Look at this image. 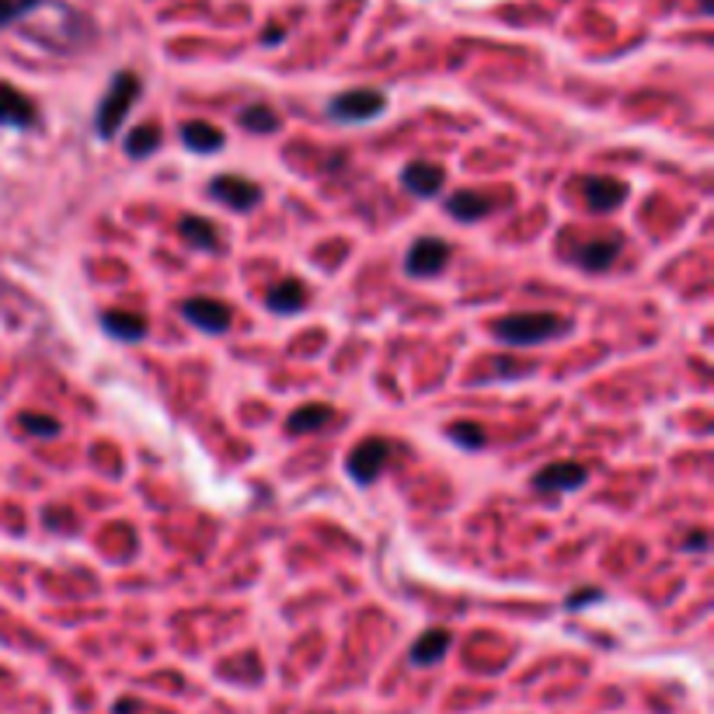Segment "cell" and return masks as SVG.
Masks as SVG:
<instances>
[{"label":"cell","mask_w":714,"mask_h":714,"mask_svg":"<svg viewBox=\"0 0 714 714\" xmlns=\"http://www.w3.org/2000/svg\"><path fill=\"white\" fill-rule=\"evenodd\" d=\"M571 325L558 314H544V311H533V314H509V317H498L492 325V335L503 338L509 346H541L547 338H561Z\"/></svg>","instance_id":"obj_1"},{"label":"cell","mask_w":714,"mask_h":714,"mask_svg":"<svg viewBox=\"0 0 714 714\" xmlns=\"http://www.w3.org/2000/svg\"><path fill=\"white\" fill-rule=\"evenodd\" d=\"M140 92H143V84L133 70H119V74L112 77L109 92H105V98L98 101V112H95V130L101 140H112L119 133V126L126 122Z\"/></svg>","instance_id":"obj_2"},{"label":"cell","mask_w":714,"mask_h":714,"mask_svg":"<svg viewBox=\"0 0 714 714\" xmlns=\"http://www.w3.org/2000/svg\"><path fill=\"white\" fill-rule=\"evenodd\" d=\"M390 457H395V446H390L387 439H363L346 460L349 477L355 481V485H373V481L384 474Z\"/></svg>","instance_id":"obj_3"},{"label":"cell","mask_w":714,"mask_h":714,"mask_svg":"<svg viewBox=\"0 0 714 714\" xmlns=\"http://www.w3.org/2000/svg\"><path fill=\"white\" fill-rule=\"evenodd\" d=\"M387 98L380 92H370V87H355V92H342L338 98H331L328 116L335 122H370L384 112Z\"/></svg>","instance_id":"obj_4"},{"label":"cell","mask_w":714,"mask_h":714,"mask_svg":"<svg viewBox=\"0 0 714 714\" xmlns=\"http://www.w3.org/2000/svg\"><path fill=\"white\" fill-rule=\"evenodd\" d=\"M209 195L234 213H252L262 203V185L241 174H220L209 182Z\"/></svg>","instance_id":"obj_5"},{"label":"cell","mask_w":714,"mask_h":714,"mask_svg":"<svg viewBox=\"0 0 714 714\" xmlns=\"http://www.w3.org/2000/svg\"><path fill=\"white\" fill-rule=\"evenodd\" d=\"M450 255H453L450 244H446L443 238H419L412 244V252H408V258H404V273L419 276V279L439 276L446 265H450Z\"/></svg>","instance_id":"obj_6"},{"label":"cell","mask_w":714,"mask_h":714,"mask_svg":"<svg viewBox=\"0 0 714 714\" xmlns=\"http://www.w3.org/2000/svg\"><path fill=\"white\" fill-rule=\"evenodd\" d=\"M182 317L192 320L195 328H203L209 335H220L230 328V320H234V314H230V307L223 300H213V297H192L182 303Z\"/></svg>","instance_id":"obj_7"},{"label":"cell","mask_w":714,"mask_h":714,"mask_svg":"<svg viewBox=\"0 0 714 714\" xmlns=\"http://www.w3.org/2000/svg\"><path fill=\"white\" fill-rule=\"evenodd\" d=\"M589 481V468L576 460H558V463H547L537 474H533V488L541 492H576Z\"/></svg>","instance_id":"obj_8"},{"label":"cell","mask_w":714,"mask_h":714,"mask_svg":"<svg viewBox=\"0 0 714 714\" xmlns=\"http://www.w3.org/2000/svg\"><path fill=\"white\" fill-rule=\"evenodd\" d=\"M35 122H39V109H35V101L25 92H17L14 84L0 81V126L32 130Z\"/></svg>","instance_id":"obj_9"},{"label":"cell","mask_w":714,"mask_h":714,"mask_svg":"<svg viewBox=\"0 0 714 714\" xmlns=\"http://www.w3.org/2000/svg\"><path fill=\"white\" fill-rule=\"evenodd\" d=\"M582 195L593 213H614L617 206H624V199H628V185L610 174H593L582 182Z\"/></svg>","instance_id":"obj_10"},{"label":"cell","mask_w":714,"mask_h":714,"mask_svg":"<svg viewBox=\"0 0 714 714\" xmlns=\"http://www.w3.org/2000/svg\"><path fill=\"white\" fill-rule=\"evenodd\" d=\"M571 258H576L585 273H603L620 258V238H593V241L579 244Z\"/></svg>","instance_id":"obj_11"},{"label":"cell","mask_w":714,"mask_h":714,"mask_svg":"<svg viewBox=\"0 0 714 714\" xmlns=\"http://www.w3.org/2000/svg\"><path fill=\"white\" fill-rule=\"evenodd\" d=\"M443 182H446V171L428 165V160H419V165H408L401 171V185L412 195H419V199H433V195L443 189Z\"/></svg>","instance_id":"obj_12"},{"label":"cell","mask_w":714,"mask_h":714,"mask_svg":"<svg viewBox=\"0 0 714 714\" xmlns=\"http://www.w3.org/2000/svg\"><path fill=\"white\" fill-rule=\"evenodd\" d=\"M307 286L297 282V279H282L279 286H273L269 297H265V307H269L273 314H297L307 307Z\"/></svg>","instance_id":"obj_13"},{"label":"cell","mask_w":714,"mask_h":714,"mask_svg":"<svg viewBox=\"0 0 714 714\" xmlns=\"http://www.w3.org/2000/svg\"><path fill=\"white\" fill-rule=\"evenodd\" d=\"M101 325L112 338H119V342H140V338L147 335V317L136 311H105Z\"/></svg>","instance_id":"obj_14"},{"label":"cell","mask_w":714,"mask_h":714,"mask_svg":"<svg viewBox=\"0 0 714 714\" xmlns=\"http://www.w3.org/2000/svg\"><path fill=\"white\" fill-rule=\"evenodd\" d=\"M450 641H453V634L446 631V628L425 631V634L415 641V649H412V663H415V666H436L439 658L450 652Z\"/></svg>","instance_id":"obj_15"},{"label":"cell","mask_w":714,"mask_h":714,"mask_svg":"<svg viewBox=\"0 0 714 714\" xmlns=\"http://www.w3.org/2000/svg\"><path fill=\"white\" fill-rule=\"evenodd\" d=\"M182 143L195 154H213V150L223 147V133L213 126V122L195 119V122H185V126H182Z\"/></svg>","instance_id":"obj_16"},{"label":"cell","mask_w":714,"mask_h":714,"mask_svg":"<svg viewBox=\"0 0 714 714\" xmlns=\"http://www.w3.org/2000/svg\"><path fill=\"white\" fill-rule=\"evenodd\" d=\"M446 209H450L457 220L474 223V220L485 217V213H492V199L481 192H453L450 199H446Z\"/></svg>","instance_id":"obj_17"},{"label":"cell","mask_w":714,"mask_h":714,"mask_svg":"<svg viewBox=\"0 0 714 714\" xmlns=\"http://www.w3.org/2000/svg\"><path fill=\"white\" fill-rule=\"evenodd\" d=\"M331 408L328 404H303L297 408V412L290 415V422H286V428L297 436H307V433H317V428H325L331 422Z\"/></svg>","instance_id":"obj_18"},{"label":"cell","mask_w":714,"mask_h":714,"mask_svg":"<svg viewBox=\"0 0 714 714\" xmlns=\"http://www.w3.org/2000/svg\"><path fill=\"white\" fill-rule=\"evenodd\" d=\"M182 238L192 247H199V252H217V247H220L217 227H213L209 220H203V217H182Z\"/></svg>","instance_id":"obj_19"},{"label":"cell","mask_w":714,"mask_h":714,"mask_svg":"<svg viewBox=\"0 0 714 714\" xmlns=\"http://www.w3.org/2000/svg\"><path fill=\"white\" fill-rule=\"evenodd\" d=\"M157 147H160V126H154V122H143V126H136L126 140V154L136 160L150 157Z\"/></svg>","instance_id":"obj_20"},{"label":"cell","mask_w":714,"mask_h":714,"mask_svg":"<svg viewBox=\"0 0 714 714\" xmlns=\"http://www.w3.org/2000/svg\"><path fill=\"white\" fill-rule=\"evenodd\" d=\"M241 126L252 133H273L279 130V116L269 109V105H252V109L241 112Z\"/></svg>","instance_id":"obj_21"},{"label":"cell","mask_w":714,"mask_h":714,"mask_svg":"<svg viewBox=\"0 0 714 714\" xmlns=\"http://www.w3.org/2000/svg\"><path fill=\"white\" fill-rule=\"evenodd\" d=\"M450 439H453L457 446H463V450H485V443H488L485 428L474 425V422H457V425H450Z\"/></svg>","instance_id":"obj_22"},{"label":"cell","mask_w":714,"mask_h":714,"mask_svg":"<svg viewBox=\"0 0 714 714\" xmlns=\"http://www.w3.org/2000/svg\"><path fill=\"white\" fill-rule=\"evenodd\" d=\"M17 422H22V428L32 436H60V428H63L52 415H39V412H22Z\"/></svg>","instance_id":"obj_23"},{"label":"cell","mask_w":714,"mask_h":714,"mask_svg":"<svg viewBox=\"0 0 714 714\" xmlns=\"http://www.w3.org/2000/svg\"><path fill=\"white\" fill-rule=\"evenodd\" d=\"M39 4H43V0H0V28H4V25H14L17 17L32 14Z\"/></svg>","instance_id":"obj_24"},{"label":"cell","mask_w":714,"mask_h":714,"mask_svg":"<svg viewBox=\"0 0 714 714\" xmlns=\"http://www.w3.org/2000/svg\"><path fill=\"white\" fill-rule=\"evenodd\" d=\"M600 596H603L600 589H589V593H579V596H571V600H568V610H579L582 603H589V600H600Z\"/></svg>","instance_id":"obj_25"},{"label":"cell","mask_w":714,"mask_h":714,"mask_svg":"<svg viewBox=\"0 0 714 714\" xmlns=\"http://www.w3.org/2000/svg\"><path fill=\"white\" fill-rule=\"evenodd\" d=\"M136 707H140L136 701H119V704H116V714H136Z\"/></svg>","instance_id":"obj_26"}]
</instances>
